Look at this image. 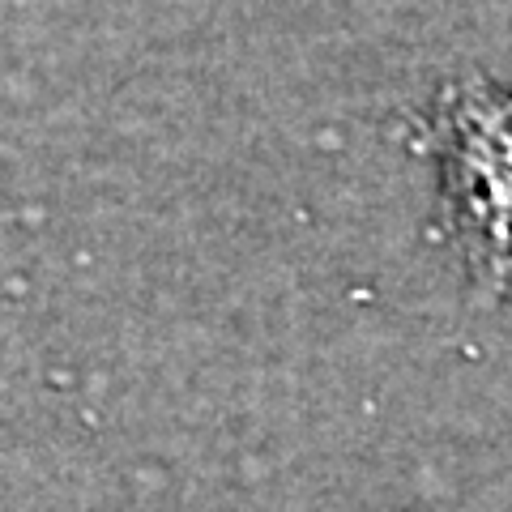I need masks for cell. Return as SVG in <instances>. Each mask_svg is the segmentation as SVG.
Wrapping results in <instances>:
<instances>
[{
    "label": "cell",
    "instance_id": "1",
    "mask_svg": "<svg viewBox=\"0 0 512 512\" xmlns=\"http://www.w3.org/2000/svg\"><path fill=\"white\" fill-rule=\"evenodd\" d=\"M423 150L440 171L444 227L470 282L512 295V90L487 77L444 86Z\"/></svg>",
    "mask_w": 512,
    "mask_h": 512
}]
</instances>
